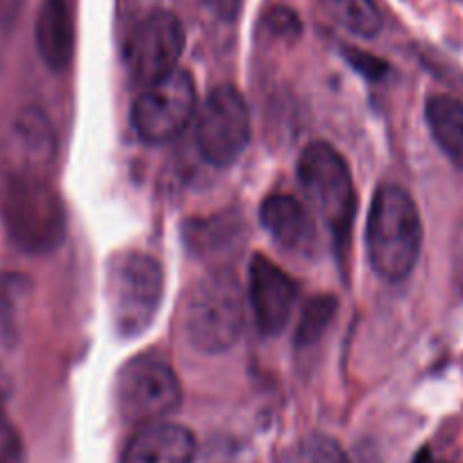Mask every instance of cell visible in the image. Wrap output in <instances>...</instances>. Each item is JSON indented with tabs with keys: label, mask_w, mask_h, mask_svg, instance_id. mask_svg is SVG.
<instances>
[{
	"label": "cell",
	"mask_w": 463,
	"mask_h": 463,
	"mask_svg": "<svg viewBox=\"0 0 463 463\" xmlns=\"http://www.w3.org/2000/svg\"><path fill=\"white\" fill-rule=\"evenodd\" d=\"M260 222L284 250L300 255L314 252L316 225L307 207L293 195H269L260 207Z\"/></svg>",
	"instance_id": "13"
},
{
	"label": "cell",
	"mask_w": 463,
	"mask_h": 463,
	"mask_svg": "<svg viewBox=\"0 0 463 463\" xmlns=\"http://www.w3.org/2000/svg\"><path fill=\"white\" fill-rule=\"evenodd\" d=\"M338 25L357 37L373 39L382 30V14L373 0H323Z\"/></svg>",
	"instance_id": "17"
},
{
	"label": "cell",
	"mask_w": 463,
	"mask_h": 463,
	"mask_svg": "<svg viewBox=\"0 0 463 463\" xmlns=\"http://www.w3.org/2000/svg\"><path fill=\"white\" fill-rule=\"evenodd\" d=\"M296 463H353L345 449L325 434H311L309 439L302 440L298 449Z\"/></svg>",
	"instance_id": "20"
},
{
	"label": "cell",
	"mask_w": 463,
	"mask_h": 463,
	"mask_svg": "<svg viewBox=\"0 0 463 463\" xmlns=\"http://www.w3.org/2000/svg\"><path fill=\"white\" fill-rule=\"evenodd\" d=\"M34 43L52 73L69 69L75 52V25L69 0H43L34 24Z\"/></svg>",
	"instance_id": "14"
},
{
	"label": "cell",
	"mask_w": 463,
	"mask_h": 463,
	"mask_svg": "<svg viewBox=\"0 0 463 463\" xmlns=\"http://www.w3.org/2000/svg\"><path fill=\"white\" fill-rule=\"evenodd\" d=\"M12 155L14 171L46 175L57 153V137L51 118L39 107H24L12 121Z\"/></svg>",
	"instance_id": "11"
},
{
	"label": "cell",
	"mask_w": 463,
	"mask_h": 463,
	"mask_svg": "<svg viewBox=\"0 0 463 463\" xmlns=\"http://www.w3.org/2000/svg\"><path fill=\"white\" fill-rule=\"evenodd\" d=\"M338 311V300L329 293L323 296H314L307 300L305 309H302L300 320H298L296 329V345L298 347H309L320 341L327 327L332 325L334 316Z\"/></svg>",
	"instance_id": "18"
},
{
	"label": "cell",
	"mask_w": 463,
	"mask_h": 463,
	"mask_svg": "<svg viewBox=\"0 0 463 463\" xmlns=\"http://www.w3.org/2000/svg\"><path fill=\"white\" fill-rule=\"evenodd\" d=\"M252 126L246 98L234 87H218L195 111V144L207 164L227 168L246 153Z\"/></svg>",
	"instance_id": "6"
},
{
	"label": "cell",
	"mask_w": 463,
	"mask_h": 463,
	"mask_svg": "<svg viewBox=\"0 0 463 463\" xmlns=\"http://www.w3.org/2000/svg\"><path fill=\"white\" fill-rule=\"evenodd\" d=\"M184 239L200 257H221L237 250L243 241V222L234 213L191 221L184 225Z\"/></svg>",
	"instance_id": "16"
},
{
	"label": "cell",
	"mask_w": 463,
	"mask_h": 463,
	"mask_svg": "<svg viewBox=\"0 0 463 463\" xmlns=\"http://www.w3.org/2000/svg\"><path fill=\"white\" fill-rule=\"evenodd\" d=\"M425 118L436 146L463 171V102L454 96L436 93L427 98Z\"/></svg>",
	"instance_id": "15"
},
{
	"label": "cell",
	"mask_w": 463,
	"mask_h": 463,
	"mask_svg": "<svg viewBox=\"0 0 463 463\" xmlns=\"http://www.w3.org/2000/svg\"><path fill=\"white\" fill-rule=\"evenodd\" d=\"M246 323V298L241 284L227 269L204 275L184 302L182 332L191 347L204 354L230 350Z\"/></svg>",
	"instance_id": "3"
},
{
	"label": "cell",
	"mask_w": 463,
	"mask_h": 463,
	"mask_svg": "<svg viewBox=\"0 0 463 463\" xmlns=\"http://www.w3.org/2000/svg\"><path fill=\"white\" fill-rule=\"evenodd\" d=\"M198 111V93L189 71L175 69L144 87L132 105V128L148 144H166L186 130Z\"/></svg>",
	"instance_id": "7"
},
{
	"label": "cell",
	"mask_w": 463,
	"mask_h": 463,
	"mask_svg": "<svg viewBox=\"0 0 463 463\" xmlns=\"http://www.w3.org/2000/svg\"><path fill=\"white\" fill-rule=\"evenodd\" d=\"M164 298V269L153 255L126 250L105 270V300L118 336L135 338L153 325Z\"/></svg>",
	"instance_id": "5"
},
{
	"label": "cell",
	"mask_w": 463,
	"mask_h": 463,
	"mask_svg": "<svg viewBox=\"0 0 463 463\" xmlns=\"http://www.w3.org/2000/svg\"><path fill=\"white\" fill-rule=\"evenodd\" d=\"M204 3H207L209 10H212L216 16H221V19L225 21H232V19H237L243 0H204Z\"/></svg>",
	"instance_id": "24"
},
{
	"label": "cell",
	"mask_w": 463,
	"mask_h": 463,
	"mask_svg": "<svg viewBox=\"0 0 463 463\" xmlns=\"http://www.w3.org/2000/svg\"><path fill=\"white\" fill-rule=\"evenodd\" d=\"M345 60L357 73H362L368 80H382L389 73V64L384 60L366 51H359V48H345Z\"/></svg>",
	"instance_id": "22"
},
{
	"label": "cell",
	"mask_w": 463,
	"mask_h": 463,
	"mask_svg": "<svg viewBox=\"0 0 463 463\" xmlns=\"http://www.w3.org/2000/svg\"><path fill=\"white\" fill-rule=\"evenodd\" d=\"M422 250V221L411 195L398 184H382L366 221V252L373 270L386 282L413 273Z\"/></svg>",
	"instance_id": "1"
},
{
	"label": "cell",
	"mask_w": 463,
	"mask_h": 463,
	"mask_svg": "<svg viewBox=\"0 0 463 463\" xmlns=\"http://www.w3.org/2000/svg\"><path fill=\"white\" fill-rule=\"evenodd\" d=\"M298 177L336 250L345 252L357 213V189L345 157L327 141H314L298 159Z\"/></svg>",
	"instance_id": "4"
},
{
	"label": "cell",
	"mask_w": 463,
	"mask_h": 463,
	"mask_svg": "<svg viewBox=\"0 0 463 463\" xmlns=\"http://www.w3.org/2000/svg\"><path fill=\"white\" fill-rule=\"evenodd\" d=\"M195 439L175 422L141 425L128 440L121 463H194Z\"/></svg>",
	"instance_id": "12"
},
{
	"label": "cell",
	"mask_w": 463,
	"mask_h": 463,
	"mask_svg": "<svg viewBox=\"0 0 463 463\" xmlns=\"http://www.w3.org/2000/svg\"><path fill=\"white\" fill-rule=\"evenodd\" d=\"M3 402H5V380L0 375V407H3Z\"/></svg>",
	"instance_id": "25"
},
{
	"label": "cell",
	"mask_w": 463,
	"mask_h": 463,
	"mask_svg": "<svg viewBox=\"0 0 463 463\" xmlns=\"http://www.w3.org/2000/svg\"><path fill=\"white\" fill-rule=\"evenodd\" d=\"M300 298L296 279L269 257L255 255L248 270V300L264 334H279L291 320Z\"/></svg>",
	"instance_id": "10"
},
{
	"label": "cell",
	"mask_w": 463,
	"mask_h": 463,
	"mask_svg": "<svg viewBox=\"0 0 463 463\" xmlns=\"http://www.w3.org/2000/svg\"><path fill=\"white\" fill-rule=\"evenodd\" d=\"M264 25L273 37L282 39V42H296L302 34L300 19L288 7H273V10L266 12Z\"/></svg>",
	"instance_id": "21"
},
{
	"label": "cell",
	"mask_w": 463,
	"mask_h": 463,
	"mask_svg": "<svg viewBox=\"0 0 463 463\" xmlns=\"http://www.w3.org/2000/svg\"><path fill=\"white\" fill-rule=\"evenodd\" d=\"M30 279L19 273H0V327L10 332L19 320L21 309L28 302Z\"/></svg>",
	"instance_id": "19"
},
{
	"label": "cell",
	"mask_w": 463,
	"mask_h": 463,
	"mask_svg": "<svg viewBox=\"0 0 463 463\" xmlns=\"http://www.w3.org/2000/svg\"><path fill=\"white\" fill-rule=\"evenodd\" d=\"M0 463H24V445L7 420L0 418Z\"/></svg>",
	"instance_id": "23"
},
{
	"label": "cell",
	"mask_w": 463,
	"mask_h": 463,
	"mask_svg": "<svg viewBox=\"0 0 463 463\" xmlns=\"http://www.w3.org/2000/svg\"><path fill=\"white\" fill-rule=\"evenodd\" d=\"M7 237L28 255H48L66 239V207L46 175L10 173L0 194Z\"/></svg>",
	"instance_id": "2"
},
{
	"label": "cell",
	"mask_w": 463,
	"mask_h": 463,
	"mask_svg": "<svg viewBox=\"0 0 463 463\" xmlns=\"http://www.w3.org/2000/svg\"><path fill=\"white\" fill-rule=\"evenodd\" d=\"M118 409L132 425L159 422L182 404V384L171 364L157 357H135L118 375Z\"/></svg>",
	"instance_id": "8"
},
{
	"label": "cell",
	"mask_w": 463,
	"mask_h": 463,
	"mask_svg": "<svg viewBox=\"0 0 463 463\" xmlns=\"http://www.w3.org/2000/svg\"><path fill=\"white\" fill-rule=\"evenodd\" d=\"M186 34L182 21L171 12H153L139 24L126 43V66L141 87L166 78L177 69Z\"/></svg>",
	"instance_id": "9"
}]
</instances>
